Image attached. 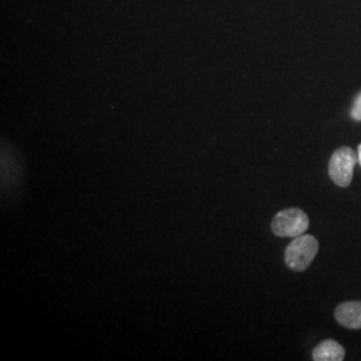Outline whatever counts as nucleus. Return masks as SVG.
<instances>
[{
	"mask_svg": "<svg viewBox=\"0 0 361 361\" xmlns=\"http://www.w3.org/2000/svg\"><path fill=\"white\" fill-rule=\"evenodd\" d=\"M319 253V241L310 234L296 237L285 250V264L292 271H302L310 268Z\"/></svg>",
	"mask_w": 361,
	"mask_h": 361,
	"instance_id": "1",
	"label": "nucleus"
},
{
	"mask_svg": "<svg viewBox=\"0 0 361 361\" xmlns=\"http://www.w3.org/2000/svg\"><path fill=\"white\" fill-rule=\"evenodd\" d=\"M310 228V219L305 212L298 207H289L281 210L271 221V232L279 237L296 238L305 234Z\"/></svg>",
	"mask_w": 361,
	"mask_h": 361,
	"instance_id": "2",
	"label": "nucleus"
},
{
	"mask_svg": "<svg viewBox=\"0 0 361 361\" xmlns=\"http://www.w3.org/2000/svg\"><path fill=\"white\" fill-rule=\"evenodd\" d=\"M357 162V153L350 147L337 149L329 161V177L337 186L347 188L352 182L353 169Z\"/></svg>",
	"mask_w": 361,
	"mask_h": 361,
	"instance_id": "3",
	"label": "nucleus"
},
{
	"mask_svg": "<svg viewBox=\"0 0 361 361\" xmlns=\"http://www.w3.org/2000/svg\"><path fill=\"white\" fill-rule=\"evenodd\" d=\"M337 323L349 329H361V301H347L335 310Z\"/></svg>",
	"mask_w": 361,
	"mask_h": 361,
	"instance_id": "4",
	"label": "nucleus"
},
{
	"mask_svg": "<svg viewBox=\"0 0 361 361\" xmlns=\"http://www.w3.org/2000/svg\"><path fill=\"white\" fill-rule=\"evenodd\" d=\"M314 361H341L345 357V349L335 340H324L313 349Z\"/></svg>",
	"mask_w": 361,
	"mask_h": 361,
	"instance_id": "5",
	"label": "nucleus"
},
{
	"mask_svg": "<svg viewBox=\"0 0 361 361\" xmlns=\"http://www.w3.org/2000/svg\"><path fill=\"white\" fill-rule=\"evenodd\" d=\"M350 116L355 121H361V92L357 94V97L353 101V106H352V110H350Z\"/></svg>",
	"mask_w": 361,
	"mask_h": 361,
	"instance_id": "6",
	"label": "nucleus"
},
{
	"mask_svg": "<svg viewBox=\"0 0 361 361\" xmlns=\"http://www.w3.org/2000/svg\"><path fill=\"white\" fill-rule=\"evenodd\" d=\"M357 161H359L361 166V143L359 145V149H357Z\"/></svg>",
	"mask_w": 361,
	"mask_h": 361,
	"instance_id": "7",
	"label": "nucleus"
}]
</instances>
